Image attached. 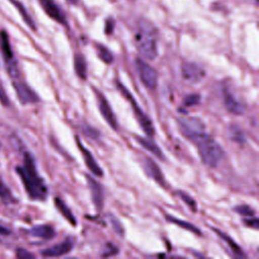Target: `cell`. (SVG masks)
I'll return each instance as SVG.
<instances>
[{
  "label": "cell",
  "instance_id": "obj_12",
  "mask_svg": "<svg viewBox=\"0 0 259 259\" xmlns=\"http://www.w3.org/2000/svg\"><path fill=\"white\" fill-rule=\"evenodd\" d=\"M73 247H74V240L71 237H67L62 242L44 249L41 251V255L44 257H60L65 254H68Z\"/></svg>",
  "mask_w": 259,
  "mask_h": 259
},
{
  "label": "cell",
  "instance_id": "obj_3",
  "mask_svg": "<svg viewBox=\"0 0 259 259\" xmlns=\"http://www.w3.org/2000/svg\"><path fill=\"white\" fill-rule=\"evenodd\" d=\"M195 145L197 146L198 155L201 162L207 167L215 168L225 156V151L222 146L209 135L203 137Z\"/></svg>",
  "mask_w": 259,
  "mask_h": 259
},
{
  "label": "cell",
  "instance_id": "obj_37",
  "mask_svg": "<svg viewBox=\"0 0 259 259\" xmlns=\"http://www.w3.org/2000/svg\"><path fill=\"white\" fill-rule=\"evenodd\" d=\"M9 233H10V231H9L8 229H6L5 227H3V226L0 225V234H1V235H7V234H9Z\"/></svg>",
  "mask_w": 259,
  "mask_h": 259
},
{
  "label": "cell",
  "instance_id": "obj_1",
  "mask_svg": "<svg viewBox=\"0 0 259 259\" xmlns=\"http://www.w3.org/2000/svg\"><path fill=\"white\" fill-rule=\"evenodd\" d=\"M16 172L24 185L28 196L33 200H45L48 195V187L44 179L38 175L34 159L28 153L25 154L23 164L16 167Z\"/></svg>",
  "mask_w": 259,
  "mask_h": 259
},
{
  "label": "cell",
  "instance_id": "obj_15",
  "mask_svg": "<svg viewBox=\"0 0 259 259\" xmlns=\"http://www.w3.org/2000/svg\"><path fill=\"white\" fill-rule=\"evenodd\" d=\"M76 143L78 145V148L79 150L81 151V154H82V157L84 159V162H85V165L87 166V168L97 177H102L103 176V171L101 169V167L98 165V163L96 162V160L94 159L93 155L91 154V152L86 149L83 145V143L80 141V139L78 137H76Z\"/></svg>",
  "mask_w": 259,
  "mask_h": 259
},
{
  "label": "cell",
  "instance_id": "obj_13",
  "mask_svg": "<svg viewBox=\"0 0 259 259\" xmlns=\"http://www.w3.org/2000/svg\"><path fill=\"white\" fill-rule=\"evenodd\" d=\"M40 6L42 7L44 11L55 21L59 22L60 24L67 25L66 15L64 14L61 7L56 3L55 0H38Z\"/></svg>",
  "mask_w": 259,
  "mask_h": 259
},
{
  "label": "cell",
  "instance_id": "obj_36",
  "mask_svg": "<svg viewBox=\"0 0 259 259\" xmlns=\"http://www.w3.org/2000/svg\"><path fill=\"white\" fill-rule=\"evenodd\" d=\"M0 102H1L3 105H5V106H7L8 103H9L8 96H7L6 92H5V89H4L3 85L1 84V82H0Z\"/></svg>",
  "mask_w": 259,
  "mask_h": 259
},
{
  "label": "cell",
  "instance_id": "obj_20",
  "mask_svg": "<svg viewBox=\"0 0 259 259\" xmlns=\"http://www.w3.org/2000/svg\"><path fill=\"white\" fill-rule=\"evenodd\" d=\"M55 205L56 207L59 209V211L62 213V215L73 226H76L77 222H76V218L73 214V212L71 211V209L69 208V206L60 198V197H56L55 198Z\"/></svg>",
  "mask_w": 259,
  "mask_h": 259
},
{
  "label": "cell",
  "instance_id": "obj_28",
  "mask_svg": "<svg viewBox=\"0 0 259 259\" xmlns=\"http://www.w3.org/2000/svg\"><path fill=\"white\" fill-rule=\"evenodd\" d=\"M234 210L243 217H253L255 214V210L247 204L237 205L234 207Z\"/></svg>",
  "mask_w": 259,
  "mask_h": 259
},
{
  "label": "cell",
  "instance_id": "obj_35",
  "mask_svg": "<svg viewBox=\"0 0 259 259\" xmlns=\"http://www.w3.org/2000/svg\"><path fill=\"white\" fill-rule=\"evenodd\" d=\"M16 256L20 259H28V258H34V255L29 253L28 251L24 249H18L16 252Z\"/></svg>",
  "mask_w": 259,
  "mask_h": 259
},
{
  "label": "cell",
  "instance_id": "obj_14",
  "mask_svg": "<svg viewBox=\"0 0 259 259\" xmlns=\"http://www.w3.org/2000/svg\"><path fill=\"white\" fill-rule=\"evenodd\" d=\"M86 181L89 191L91 193V199L93 201V204L97 209H101L104 202V191L102 185L89 175H86Z\"/></svg>",
  "mask_w": 259,
  "mask_h": 259
},
{
  "label": "cell",
  "instance_id": "obj_19",
  "mask_svg": "<svg viewBox=\"0 0 259 259\" xmlns=\"http://www.w3.org/2000/svg\"><path fill=\"white\" fill-rule=\"evenodd\" d=\"M29 232H30V234L32 236L40 238V239H45V240L52 239L56 235L55 229L52 226H50V225H38V226H35Z\"/></svg>",
  "mask_w": 259,
  "mask_h": 259
},
{
  "label": "cell",
  "instance_id": "obj_4",
  "mask_svg": "<svg viewBox=\"0 0 259 259\" xmlns=\"http://www.w3.org/2000/svg\"><path fill=\"white\" fill-rule=\"evenodd\" d=\"M177 124L181 134L191 141L192 143H198L207 134L205 133V124L203 121L195 116H184L177 118Z\"/></svg>",
  "mask_w": 259,
  "mask_h": 259
},
{
  "label": "cell",
  "instance_id": "obj_31",
  "mask_svg": "<svg viewBox=\"0 0 259 259\" xmlns=\"http://www.w3.org/2000/svg\"><path fill=\"white\" fill-rule=\"evenodd\" d=\"M118 253V248L116 246H114L113 244H111L110 242H108L105 245V249L102 252V256L103 257H110L113 255H116Z\"/></svg>",
  "mask_w": 259,
  "mask_h": 259
},
{
  "label": "cell",
  "instance_id": "obj_33",
  "mask_svg": "<svg viewBox=\"0 0 259 259\" xmlns=\"http://www.w3.org/2000/svg\"><path fill=\"white\" fill-rule=\"evenodd\" d=\"M249 219H245V224L250 227V228H253V229H258L259 227V222H258V219L255 218L254 215L253 217H248Z\"/></svg>",
  "mask_w": 259,
  "mask_h": 259
},
{
  "label": "cell",
  "instance_id": "obj_25",
  "mask_svg": "<svg viewBox=\"0 0 259 259\" xmlns=\"http://www.w3.org/2000/svg\"><path fill=\"white\" fill-rule=\"evenodd\" d=\"M13 3H14V5H15V7L18 9V11H19V13H20L22 19L25 21V23H26L32 30H35L34 21H33V19L31 18V16L28 14V12H27V10L25 9V7L22 5V3L18 2V1H15V0H13Z\"/></svg>",
  "mask_w": 259,
  "mask_h": 259
},
{
  "label": "cell",
  "instance_id": "obj_18",
  "mask_svg": "<svg viewBox=\"0 0 259 259\" xmlns=\"http://www.w3.org/2000/svg\"><path fill=\"white\" fill-rule=\"evenodd\" d=\"M213 231L218 234V236H220L222 238V240L224 242H226V244L229 246V249L231 250L234 257H238V258H245L246 257L245 254L243 253L242 249L240 248V246L230 236H228L227 234H225V233H223L220 230L214 229V228H213Z\"/></svg>",
  "mask_w": 259,
  "mask_h": 259
},
{
  "label": "cell",
  "instance_id": "obj_30",
  "mask_svg": "<svg viewBox=\"0 0 259 259\" xmlns=\"http://www.w3.org/2000/svg\"><path fill=\"white\" fill-rule=\"evenodd\" d=\"M0 198L5 201H11L13 199L10 190L5 186V184L0 180Z\"/></svg>",
  "mask_w": 259,
  "mask_h": 259
},
{
  "label": "cell",
  "instance_id": "obj_17",
  "mask_svg": "<svg viewBox=\"0 0 259 259\" xmlns=\"http://www.w3.org/2000/svg\"><path fill=\"white\" fill-rule=\"evenodd\" d=\"M135 139L148 152L154 154L159 159H164V154H163L162 150L158 147V145L152 139H150V137L145 138V137L137 136V137H135Z\"/></svg>",
  "mask_w": 259,
  "mask_h": 259
},
{
  "label": "cell",
  "instance_id": "obj_10",
  "mask_svg": "<svg viewBox=\"0 0 259 259\" xmlns=\"http://www.w3.org/2000/svg\"><path fill=\"white\" fill-rule=\"evenodd\" d=\"M13 87L15 89V92L17 94L19 101L22 104L35 103V102L39 101L37 94L25 82H23L19 79L13 80Z\"/></svg>",
  "mask_w": 259,
  "mask_h": 259
},
{
  "label": "cell",
  "instance_id": "obj_32",
  "mask_svg": "<svg viewBox=\"0 0 259 259\" xmlns=\"http://www.w3.org/2000/svg\"><path fill=\"white\" fill-rule=\"evenodd\" d=\"M82 131L83 133L86 135V136H89L91 137L92 139H97L99 137V132L93 127H91L90 125H85L82 127Z\"/></svg>",
  "mask_w": 259,
  "mask_h": 259
},
{
  "label": "cell",
  "instance_id": "obj_2",
  "mask_svg": "<svg viewBox=\"0 0 259 259\" xmlns=\"http://www.w3.org/2000/svg\"><path fill=\"white\" fill-rule=\"evenodd\" d=\"M135 45L139 53L148 60H154L158 55L156 30L147 20H140L135 29Z\"/></svg>",
  "mask_w": 259,
  "mask_h": 259
},
{
  "label": "cell",
  "instance_id": "obj_22",
  "mask_svg": "<svg viewBox=\"0 0 259 259\" xmlns=\"http://www.w3.org/2000/svg\"><path fill=\"white\" fill-rule=\"evenodd\" d=\"M228 134L231 139V141L237 143V144H244L246 141V136L244 131L236 123H232L228 127Z\"/></svg>",
  "mask_w": 259,
  "mask_h": 259
},
{
  "label": "cell",
  "instance_id": "obj_23",
  "mask_svg": "<svg viewBox=\"0 0 259 259\" xmlns=\"http://www.w3.org/2000/svg\"><path fill=\"white\" fill-rule=\"evenodd\" d=\"M166 220H167L168 222L174 224V225H177L178 227H180V228H182V229H185V230H187V231H189V232H192V233H194V234H196V235H200V230H199L196 226L192 225V224L189 223V222L182 221V220H180V219L174 218V217L169 215V214L166 215Z\"/></svg>",
  "mask_w": 259,
  "mask_h": 259
},
{
  "label": "cell",
  "instance_id": "obj_26",
  "mask_svg": "<svg viewBox=\"0 0 259 259\" xmlns=\"http://www.w3.org/2000/svg\"><path fill=\"white\" fill-rule=\"evenodd\" d=\"M200 102V95L197 93H191V94H187L182 101V105L185 107H189V106H193V105H197Z\"/></svg>",
  "mask_w": 259,
  "mask_h": 259
},
{
  "label": "cell",
  "instance_id": "obj_29",
  "mask_svg": "<svg viewBox=\"0 0 259 259\" xmlns=\"http://www.w3.org/2000/svg\"><path fill=\"white\" fill-rule=\"evenodd\" d=\"M109 222H110V224H111V226H112L113 231H114L118 236L122 237L123 234H124V230H123V227H122L121 223H120L114 215H112V214H109Z\"/></svg>",
  "mask_w": 259,
  "mask_h": 259
},
{
  "label": "cell",
  "instance_id": "obj_27",
  "mask_svg": "<svg viewBox=\"0 0 259 259\" xmlns=\"http://www.w3.org/2000/svg\"><path fill=\"white\" fill-rule=\"evenodd\" d=\"M177 195L184 201L185 204L188 205V207H190L193 211H195V209H196V201L188 193L179 190V191H177Z\"/></svg>",
  "mask_w": 259,
  "mask_h": 259
},
{
  "label": "cell",
  "instance_id": "obj_6",
  "mask_svg": "<svg viewBox=\"0 0 259 259\" xmlns=\"http://www.w3.org/2000/svg\"><path fill=\"white\" fill-rule=\"evenodd\" d=\"M0 50L2 53V57L5 63V69L7 71V74L12 80H17L20 78V72L16 63V60L14 58L8 34L5 30L0 31Z\"/></svg>",
  "mask_w": 259,
  "mask_h": 259
},
{
  "label": "cell",
  "instance_id": "obj_9",
  "mask_svg": "<svg viewBox=\"0 0 259 259\" xmlns=\"http://www.w3.org/2000/svg\"><path fill=\"white\" fill-rule=\"evenodd\" d=\"M181 75L188 83H198L204 78L205 71L196 63L186 62L181 66Z\"/></svg>",
  "mask_w": 259,
  "mask_h": 259
},
{
  "label": "cell",
  "instance_id": "obj_21",
  "mask_svg": "<svg viewBox=\"0 0 259 259\" xmlns=\"http://www.w3.org/2000/svg\"><path fill=\"white\" fill-rule=\"evenodd\" d=\"M74 69L77 76L81 79L87 78V64L82 54H75L74 57Z\"/></svg>",
  "mask_w": 259,
  "mask_h": 259
},
{
  "label": "cell",
  "instance_id": "obj_5",
  "mask_svg": "<svg viewBox=\"0 0 259 259\" xmlns=\"http://www.w3.org/2000/svg\"><path fill=\"white\" fill-rule=\"evenodd\" d=\"M116 85H117V88L120 91V93L131 103L133 111H134V114H135V116H136L140 126L144 131V133L148 137L152 138L154 136V134H155V130H154V126H153V123H152V120L150 119V117L142 110V108L139 106V104L135 100L134 96L132 95V93L126 89V87L123 84H121L120 82H116Z\"/></svg>",
  "mask_w": 259,
  "mask_h": 259
},
{
  "label": "cell",
  "instance_id": "obj_7",
  "mask_svg": "<svg viewBox=\"0 0 259 259\" xmlns=\"http://www.w3.org/2000/svg\"><path fill=\"white\" fill-rule=\"evenodd\" d=\"M135 67L143 85L149 90H155L158 84L157 71L141 58L135 60Z\"/></svg>",
  "mask_w": 259,
  "mask_h": 259
},
{
  "label": "cell",
  "instance_id": "obj_34",
  "mask_svg": "<svg viewBox=\"0 0 259 259\" xmlns=\"http://www.w3.org/2000/svg\"><path fill=\"white\" fill-rule=\"evenodd\" d=\"M114 28V20L112 18H107L105 20V27H104V31L106 34H111Z\"/></svg>",
  "mask_w": 259,
  "mask_h": 259
},
{
  "label": "cell",
  "instance_id": "obj_11",
  "mask_svg": "<svg viewBox=\"0 0 259 259\" xmlns=\"http://www.w3.org/2000/svg\"><path fill=\"white\" fill-rule=\"evenodd\" d=\"M223 100L226 109L230 113L242 115L245 112V105L227 87L223 88Z\"/></svg>",
  "mask_w": 259,
  "mask_h": 259
},
{
  "label": "cell",
  "instance_id": "obj_8",
  "mask_svg": "<svg viewBox=\"0 0 259 259\" xmlns=\"http://www.w3.org/2000/svg\"><path fill=\"white\" fill-rule=\"evenodd\" d=\"M93 91L95 93L96 96V100H97V104H98V109L100 111V114L102 115V117L104 118V120L107 122V124L114 131H116L118 128V123H117V119L114 115L113 110L111 109V106L108 102V100L106 99V97L103 95V93L101 91H99L97 88L93 87Z\"/></svg>",
  "mask_w": 259,
  "mask_h": 259
},
{
  "label": "cell",
  "instance_id": "obj_16",
  "mask_svg": "<svg viewBox=\"0 0 259 259\" xmlns=\"http://www.w3.org/2000/svg\"><path fill=\"white\" fill-rule=\"evenodd\" d=\"M144 167H145V170H146V172L148 173V175L150 177H152L158 184H160L163 187H165L166 181H165L164 175L161 172L159 166L152 159L145 158V160H144Z\"/></svg>",
  "mask_w": 259,
  "mask_h": 259
},
{
  "label": "cell",
  "instance_id": "obj_38",
  "mask_svg": "<svg viewBox=\"0 0 259 259\" xmlns=\"http://www.w3.org/2000/svg\"><path fill=\"white\" fill-rule=\"evenodd\" d=\"M67 1H68L69 3H71V4H77L79 0H67Z\"/></svg>",
  "mask_w": 259,
  "mask_h": 259
},
{
  "label": "cell",
  "instance_id": "obj_24",
  "mask_svg": "<svg viewBox=\"0 0 259 259\" xmlns=\"http://www.w3.org/2000/svg\"><path fill=\"white\" fill-rule=\"evenodd\" d=\"M96 51H97V56L98 58L105 64H111L114 60V57L112 55V53L104 46L97 44L96 45Z\"/></svg>",
  "mask_w": 259,
  "mask_h": 259
}]
</instances>
